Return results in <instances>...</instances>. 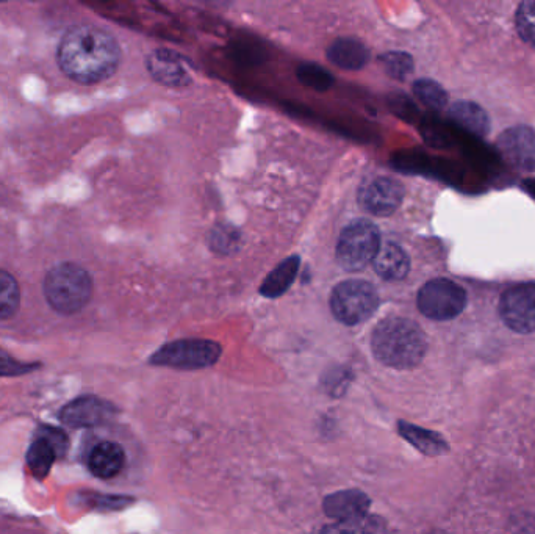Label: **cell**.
Masks as SVG:
<instances>
[{
    "mask_svg": "<svg viewBox=\"0 0 535 534\" xmlns=\"http://www.w3.org/2000/svg\"><path fill=\"white\" fill-rule=\"evenodd\" d=\"M404 187L393 177L378 176L360 188L359 204L365 212L376 217H388L403 204Z\"/></svg>",
    "mask_w": 535,
    "mask_h": 534,
    "instance_id": "ba28073f",
    "label": "cell"
},
{
    "mask_svg": "<svg viewBox=\"0 0 535 534\" xmlns=\"http://www.w3.org/2000/svg\"><path fill=\"white\" fill-rule=\"evenodd\" d=\"M504 162L520 171H535V130L515 126L504 130L496 141Z\"/></svg>",
    "mask_w": 535,
    "mask_h": 534,
    "instance_id": "30bf717a",
    "label": "cell"
},
{
    "mask_svg": "<svg viewBox=\"0 0 535 534\" xmlns=\"http://www.w3.org/2000/svg\"><path fill=\"white\" fill-rule=\"evenodd\" d=\"M124 464H126L124 450L113 442H102L96 445L88 459L91 472L102 480L116 477L123 470Z\"/></svg>",
    "mask_w": 535,
    "mask_h": 534,
    "instance_id": "2e32d148",
    "label": "cell"
},
{
    "mask_svg": "<svg viewBox=\"0 0 535 534\" xmlns=\"http://www.w3.org/2000/svg\"><path fill=\"white\" fill-rule=\"evenodd\" d=\"M373 267L385 281H403L409 275L410 259L401 246L385 242L374 257Z\"/></svg>",
    "mask_w": 535,
    "mask_h": 534,
    "instance_id": "5bb4252c",
    "label": "cell"
},
{
    "mask_svg": "<svg viewBox=\"0 0 535 534\" xmlns=\"http://www.w3.org/2000/svg\"><path fill=\"white\" fill-rule=\"evenodd\" d=\"M29 369H33V367H27V365L15 361L5 351L0 350V376L21 375V373L29 372Z\"/></svg>",
    "mask_w": 535,
    "mask_h": 534,
    "instance_id": "484cf974",
    "label": "cell"
},
{
    "mask_svg": "<svg viewBox=\"0 0 535 534\" xmlns=\"http://www.w3.org/2000/svg\"><path fill=\"white\" fill-rule=\"evenodd\" d=\"M148 69L158 83L166 87H187L191 83L190 65L182 55L157 49L148 57Z\"/></svg>",
    "mask_w": 535,
    "mask_h": 534,
    "instance_id": "8fae6325",
    "label": "cell"
},
{
    "mask_svg": "<svg viewBox=\"0 0 535 534\" xmlns=\"http://www.w3.org/2000/svg\"><path fill=\"white\" fill-rule=\"evenodd\" d=\"M93 278L80 265L65 262L47 271L43 290L49 306L58 314L72 315L82 311L93 296Z\"/></svg>",
    "mask_w": 535,
    "mask_h": 534,
    "instance_id": "3957f363",
    "label": "cell"
},
{
    "mask_svg": "<svg viewBox=\"0 0 535 534\" xmlns=\"http://www.w3.org/2000/svg\"><path fill=\"white\" fill-rule=\"evenodd\" d=\"M299 264H301V259L298 256H291L285 259L265 279L262 287H260V293L266 298H279V296L284 295L290 289L293 281H295L296 275H298Z\"/></svg>",
    "mask_w": 535,
    "mask_h": 534,
    "instance_id": "ac0fdd59",
    "label": "cell"
},
{
    "mask_svg": "<svg viewBox=\"0 0 535 534\" xmlns=\"http://www.w3.org/2000/svg\"><path fill=\"white\" fill-rule=\"evenodd\" d=\"M238 237L232 235V229H216L213 235V248L220 253H229L232 243L237 242Z\"/></svg>",
    "mask_w": 535,
    "mask_h": 534,
    "instance_id": "83f0119b",
    "label": "cell"
},
{
    "mask_svg": "<svg viewBox=\"0 0 535 534\" xmlns=\"http://www.w3.org/2000/svg\"><path fill=\"white\" fill-rule=\"evenodd\" d=\"M379 62L384 66L385 73L393 79L404 80L413 71V60L406 52H387L381 55Z\"/></svg>",
    "mask_w": 535,
    "mask_h": 534,
    "instance_id": "d4e9b609",
    "label": "cell"
},
{
    "mask_svg": "<svg viewBox=\"0 0 535 534\" xmlns=\"http://www.w3.org/2000/svg\"><path fill=\"white\" fill-rule=\"evenodd\" d=\"M21 306V289L15 276L0 268V320L15 317Z\"/></svg>",
    "mask_w": 535,
    "mask_h": 534,
    "instance_id": "44dd1931",
    "label": "cell"
},
{
    "mask_svg": "<svg viewBox=\"0 0 535 534\" xmlns=\"http://www.w3.org/2000/svg\"><path fill=\"white\" fill-rule=\"evenodd\" d=\"M321 534H371L368 531L360 530V528H354L351 524H338L329 525L324 528Z\"/></svg>",
    "mask_w": 535,
    "mask_h": 534,
    "instance_id": "f1b7e54d",
    "label": "cell"
},
{
    "mask_svg": "<svg viewBox=\"0 0 535 534\" xmlns=\"http://www.w3.org/2000/svg\"><path fill=\"white\" fill-rule=\"evenodd\" d=\"M449 118L460 129L465 130L474 137L482 138L489 135V115L478 104L468 101H459L451 105Z\"/></svg>",
    "mask_w": 535,
    "mask_h": 534,
    "instance_id": "e0dca14e",
    "label": "cell"
},
{
    "mask_svg": "<svg viewBox=\"0 0 535 534\" xmlns=\"http://www.w3.org/2000/svg\"><path fill=\"white\" fill-rule=\"evenodd\" d=\"M370 498L359 489L335 492L324 498V513L331 519L338 520L342 524H352L356 520L367 516L370 509Z\"/></svg>",
    "mask_w": 535,
    "mask_h": 534,
    "instance_id": "7c38bea8",
    "label": "cell"
},
{
    "mask_svg": "<svg viewBox=\"0 0 535 534\" xmlns=\"http://www.w3.org/2000/svg\"><path fill=\"white\" fill-rule=\"evenodd\" d=\"M298 79L302 85L313 88V90L326 91L334 85V77L323 66L304 63L298 68Z\"/></svg>",
    "mask_w": 535,
    "mask_h": 534,
    "instance_id": "603a6c76",
    "label": "cell"
},
{
    "mask_svg": "<svg viewBox=\"0 0 535 534\" xmlns=\"http://www.w3.org/2000/svg\"><path fill=\"white\" fill-rule=\"evenodd\" d=\"M418 309L424 317L446 322L459 317L467 306V293L449 279H432L418 292Z\"/></svg>",
    "mask_w": 535,
    "mask_h": 534,
    "instance_id": "52a82bcc",
    "label": "cell"
},
{
    "mask_svg": "<svg viewBox=\"0 0 535 534\" xmlns=\"http://www.w3.org/2000/svg\"><path fill=\"white\" fill-rule=\"evenodd\" d=\"M327 58L338 68L357 71L370 62V51L356 38H338L327 49Z\"/></svg>",
    "mask_w": 535,
    "mask_h": 534,
    "instance_id": "9a60e30c",
    "label": "cell"
},
{
    "mask_svg": "<svg viewBox=\"0 0 535 534\" xmlns=\"http://www.w3.org/2000/svg\"><path fill=\"white\" fill-rule=\"evenodd\" d=\"M113 412H115L113 406L105 401L85 397L66 406L65 411L62 412V419L69 426H96L112 419Z\"/></svg>",
    "mask_w": 535,
    "mask_h": 534,
    "instance_id": "4fadbf2b",
    "label": "cell"
},
{
    "mask_svg": "<svg viewBox=\"0 0 535 534\" xmlns=\"http://www.w3.org/2000/svg\"><path fill=\"white\" fill-rule=\"evenodd\" d=\"M57 62L65 76L82 85L110 79L121 63V47L112 33L91 24L71 27L58 44Z\"/></svg>",
    "mask_w": 535,
    "mask_h": 534,
    "instance_id": "6da1fadb",
    "label": "cell"
},
{
    "mask_svg": "<svg viewBox=\"0 0 535 534\" xmlns=\"http://www.w3.org/2000/svg\"><path fill=\"white\" fill-rule=\"evenodd\" d=\"M398 428L404 439H407L410 444L415 445L418 450L426 453V455H439L445 448V442L432 431L421 430L418 426H413L406 422H399Z\"/></svg>",
    "mask_w": 535,
    "mask_h": 534,
    "instance_id": "ffe728a7",
    "label": "cell"
},
{
    "mask_svg": "<svg viewBox=\"0 0 535 534\" xmlns=\"http://www.w3.org/2000/svg\"><path fill=\"white\" fill-rule=\"evenodd\" d=\"M515 24L521 40L535 47V0H526L518 7Z\"/></svg>",
    "mask_w": 535,
    "mask_h": 534,
    "instance_id": "cb8c5ba5",
    "label": "cell"
},
{
    "mask_svg": "<svg viewBox=\"0 0 535 534\" xmlns=\"http://www.w3.org/2000/svg\"><path fill=\"white\" fill-rule=\"evenodd\" d=\"M381 234L371 221H352L343 229L337 243V260L340 267L356 273L373 264L374 257L381 248Z\"/></svg>",
    "mask_w": 535,
    "mask_h": 534,
    "instance_id": "277c9868",
    "label": "cell"
},
{
    "mask_svg": "<svg viewBox=\"0 0 535 534\" xmlns=\"http://www.w3.org/2000/svg\"><path fill=\"white\" fill-rule=\"evenodd\" d=\"M374 356L392 369L407 370L417 367L428 350L423 329L409 318H385L374 328L371 336Z\"/></svg>",
    "mask_w": 535,
    "mask_h": 534,
    "instance_id": "7a4b0ae2",
    "label": "cell"
},
{
    "mask_svg": "<svg viewBox=\"0 0 535 534\" xmlns=\"http://www.w3.org/2000/svg\"><path fill=\"white\" fill-rule=\"evenodd\" d=\"M413 93L432 110L445 109L448 104V94L443 90L442 85L431 79H420L413 83Z\"/></svg>",
    "mask_w": 535,
    "mask_h": 534,
    "instance_id": "7402d4cb",
    "label": "cell"
},
{
    "mask_svg": "<svg viewBox=\"0 0 535 534\" xmlns=\"http://www.w3.org/2000/svg\"><path fill=\"white\" fill-rule=\"evenodd\" d=\"M331 311L343 325L356 326L367 322L379 307L378 290L362 279L343 281L332 290Z\"/></svg>",
    "mask_w": 535,
    "mask_h": 534,
    "instance_id": "5b68a950",
    "label": "cell"
},
{
    "mask_svg": "<svg viewBox=\"0 0 535 534\" xmlns=\"http://www.w3.org/2000/svg\"><path fill=\"white\" fill-rule=\"evenodd\" d=\"M58 456H60V453L57 452V448L47 441L46 437L38 436V439L30 447L27 462H29L33 475L38 480H44L51 472Z\"/></svg>",
    "mask_w": 535,
    "mask_h": 534,
    "instance_id": "d6986e66",
    "label": "cell"
},
{
    "mask_svg": "<svg viewBox=\"0 0 535 534\" xmlns=\"http://www.w3.org/2000/svg\"><path fill=\"white\" fill-rule=\"evenodd\" d=\"M221 358L220 343L204 339H184L166 343L152 354L151 364L179 370H199L212 367Z\"/></svg>",
    "mask_w": 535,
    "mask_h": 534,
    "instance_id": "8992f818",
    "label": "cell"
},
{
    "mask_svg": "<svg viewBox=\"0 0 535 534\" xmlns=\"http://www.w3.org/2000/svg\"><path fill=\"white\" fill-rule=\"evenodd\" d=\"M38 436L46 437L47 441L51 442L57 452L60 453V456L65 455L66 450H68V437L63 434V431L57 430V428H52V426H46L43 430L40 431Z\"/></svg>",
    "mask_w": 535,
    "mask_h": 534,
    "instance_id": "4316f807",
    "label": "cell"
},
{
    "mask_svg": "<svg viewBox=\"0 0 535 534\" xmlns=\"http://www.w3.org/2000/svg\"><path fill=\"white\" fill-rule=\"evenodd\" d=\"M500 315L512 331L535 332V287L506 290L500 300Z\"/></svg>",
    "mask_w": 535,
    "mask_h": 534,
    "instance_id": "9c48e42d",
    "label": "cell"
}]
</instances>
